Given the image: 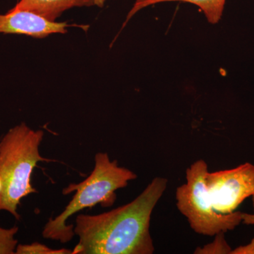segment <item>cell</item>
<instances>
[{"mask_svg": "<svg viewBox=\"0 0 254 254\" xmlns=\"http://www.w3.org/2000/svg\"><path fill=\"white\" fill-rule=\"evenodd\" d=\"M93 1H94L95 6H98V7H103L105 2L108 1V0H93Z\"/></svg>", "mask_w": 254, "mask_h": 254, "instance_id": "13", "label": "cell"}, {"mask_svg": "<svg viewBox=\"0 0 254 254\" xmlns=\"http://www.w3.org/2000/svg\"><path fill=\"white\" fill-rule=\"evenodd\" d=\"M254 210V195L252 196ZM245 225H254V214L243 213L242 214V222Z\"/></svg>", "mask_w": 254, "mask_h": 254, "instance_id": "12", "label": "cell"}, {"mask_svg": "<svg viewBox=\"0 0 254 254\" xmlns=\"http://www.w3.org/2000/svg\"><path fill=\"white\" fill-rule=\"evenodd\" d=\"M72 25L57 22L29 11H13L0 14V33L23 35L43 38L55 33H66Z\"/></svg>", "mask_w": 254, "mask_h": 254, "instance_id": "5", "label": "cell"}, {"mask_svg": "<svg viewBox=\"0 0 254 254\" xmlns=\"http://www.w3.org/2000/svg\"><path fill=\"white\" fill-rule=\"evenodd\" d=\"M231 254H254V239L249 245L240 246L232 250Z\"/></svg>", "mask_w": 254, "mask_h": 254, "instance_id": "11", "label": "cell"}, {"mask_svg": "<svg viewBox=\"0 0 254 254\" xmlns=\"http://www.w3.org/2000/svg\"><path fill=\"white\" fill-rule=\"evenodd\" d=\"M172 1L190 3L195 5L199 8L200 11L205 15L207 21L211 24H216L221 20L226 3V0H135L134 4L127 15L126 21L123 26H125L140 10L152 5Z\"/></svg>", "mask_w": 254, "mask_h": 254, "instance_id": "7", "label": "cell"}, {"mask_svg": "<svg viewBox=\"0 0 254 254\" xmlns=\"http://www.w3.org/2000/svg\"><path fill=\"white\" fill-rule=\"evenodd\" d=\"M168 180L155 177L130 203L96 215L80 214L75 235L79 241L72 254H152V213L168 186Z\"/></svg>", "mask_w": 254, "mask_h": 254, "instance_id": "2", "label": "cell"}, {"mask_svg": "<svg viewBox=\"0 0 254 254\" xmlns=\"http://www.w3.org/2000/svg\"><path fill=\"white\" fill-rule=\"evenodd\" d=\"M136 178L133 171L119 166L117 160H110L108 153H97L94 169L90 176L84 181L71 184L64 190L63 194L73 191L76 193L63 213L55 218L49 219L43 229V237L62 243L69 242L75 235L73 225L66 224L71 215L97 204L112 206L116 200L115 191L125 188L128 182Z\"/></svg>", "mask_w": 254, "mask_h": 254, "instance_id": "3", "label": "cell"}, {"mask_svg": "<svg viewBox=\"0 0 254 254\" xmlns=\"http://www.w3.org/2000/svg\"><path fill=\"white\" fill-rule=\"evenodd\" d=\"M186 179L177 189V207L195 233L215 236L242 222L243 213L235 210L254 195L253 164L210 173L205 160H197L187 168Z\"/></svg>", "mask_w": 254, "mask_h": 254, "instance_id": "1", "label": "cell"}, {"mask_svg": "<svg viewBox=\"0 0 254 254\" xmlns=\"http://www.w3.org/2000/svg\"><path fill=\"white\" fill-rule=\"evenodd\" d=\"M232 248L225 238V232H220L215 235L212 243L203 247H197L194 254H231Z\"/></svg>", "mask_w": 254, "mask_h": 254, "instance_id": "8", "label": "cell"}, {"mask_svg": "<svg viewBox=\"0 0 254 254\" xmlns=\"http://www.w3.org/2000/svg\"><path fill=\"white\" fill-rule=\"evenodd\" d=\"M16 254H72V251L62 249L53 250L46 245L40 243H33L31 245H17L16 249Z\"/></svg>", "mask_w": 254, "mask_h": 254, "instance_id": "10", "label": "cell"}, {"mask_svg": "<svg viewBox=\"0 0 254 254\" xmlns=\"http://www.w3.org/2000/svg\"><path fill=\"white\" fill-rule=\"evenodd\" d=\"M18 227L3 228L0 227V254H14L16 252L18 241L15 239Z\"/></svg>", "mask_w": 254, "mask_h": 254, "instance_id": "9", "label": "cell"}, {"mask_svg": "<svg viewBox=\"0 0 254 254\" xmlns=\"http://www.w3.org/2000/svg\"><path fill=\"white\" fill-rule=\"evenodd\" d=\"M95 6L93 0H20L11 10L29 11L56 21L64 11L75 7Z\"/></svg>", "mask_w": 254, "mask_h": 254, "instance_id": "6", "label": "cell"}, {"mask_svg": "<svg viewBox=\"0 0 254 254\" xmlns=\"http://www.w3.org/2000/svg\"><path fill=\"white\" fill-rule=\"evenodd\" d=\"M44 133L22 123L10 128L0 140V211L6 210L20 218L17 208L24 197L37 193L31 185L33 170L39 162H51L40 153Z\"/></svg>", "mask_w": 254, "mask_h": 254, "instance_id": "4", "label": "cell"}]
</instances>
